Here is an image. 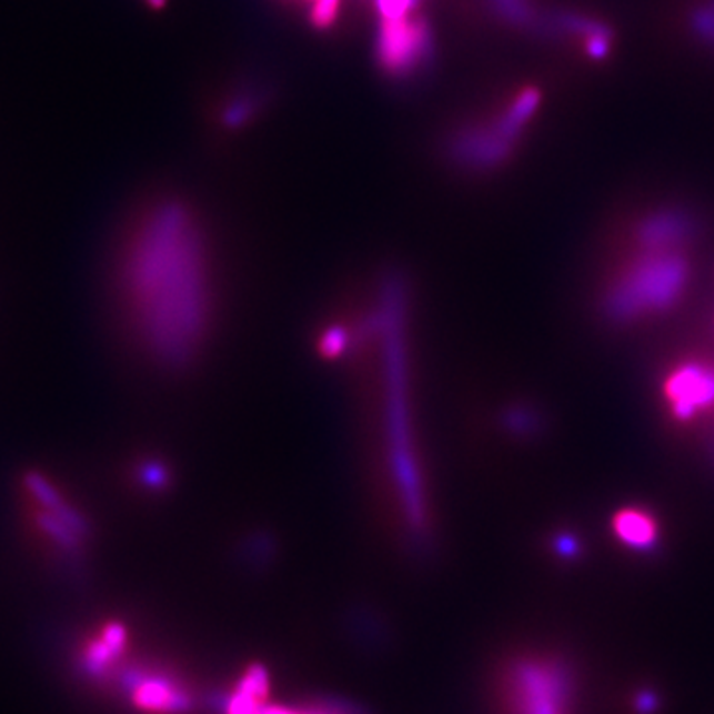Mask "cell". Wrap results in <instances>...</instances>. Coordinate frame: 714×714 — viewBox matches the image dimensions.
Wrapping results in <instances>:
<instances>
[{"instance_id": "52a82bcc", "label": "cell", "mask_w": 714, "mask_h": 714, "mask_svg": "<svg viewBox=\"0 0 714 714\" xmlns=\"http://www.w3.org/2000/svg\"><path fill=\"white\" fill-rule=\"evenodd\" d=\"M695 231V219L683 209H658L637 224L641 251H673L681 249Z\"/></svg>"}, {"instance_id": "6da1fadb", "label": "cell", "mask_w": 714, "mask_h": 714, "mask_svg": "<svg viewBox=\"0 0 714 714\" xmlns=\"http://www.w3.org/2000/svg\"><path fill=\"white\" fill-rule=\"evenodd\" d=\"M141 342L163 365L193 362L213 332L217 267L191 207L163 201L143 219L123 267Z\"/></svg>"}, {"instance_id": "9c48e42d", "label": "cell", "mask_w": 714, "mask_h": 714, "mask_svg": "<svg viewBox=\"0 0 714 714\" xmlns=\"http://www.w3.org/2000/svg\"><path fill=\"white\" fill-rule=\"evenodd\" d=\"M269 701V677L262 667H252L237 686L227 714H260Z\"/></svg>"}, {"instance_id": "4fadbf2b", "label": "cell", "mask_w": 714, "mask_h": 714, "mask_svg": "<svg viewBox=\"0 0 714 714\" xmlns=\"http://www.w3.org/2000/svg\"><path fill=\"white\" fill-rule=\"evenodd\" d=\"M262 95L257 90H242L232 98L231 102L224 105L223 123L227 128H239L242 123L251 120L254 113L260 110Z\"/></svg>"}, {"instance_id": "7c38bea8", "label": "cell", "mask_w": 714, "mask_h": 714, "mask_svg": "<svg viewBox=\"0 0 714 714\" xmlns=\"http://www.w3.org/2000/svg\"><path fill=\"white\" fill-rule=\"evenodd\" d=\"M492 9L516 29H536L539 14L530 0H491Z\"/></svg>"}, {"instance_id": "5b68a950", "label": "cell", "mask_w": 714, "mask_h": 714, "mask_svg": "<svg viewBox=\"0 0 714 714\" xmlns=\"http://www.w3.org/2000/svg\"><path fill=\"white\" fill-rule=\"evenodd\" d=\"M520 133L502 113L491 125H466L449 138L451 158L466 168L492 169L511 158Z\"/></svg>"}, {"instance_id": "9a60e30c", "label": "cell", "mask_w": 714, "mask_h": 714, "mask_svg": "<svg viewBox=\"0 0 714 714\" xmlns=\"http://www.w3.org/2000/svg\"><path fill=\"white\" fill-rule=\"evenodd\" d=\"M38 524L40 529L48 532L52 539L57 540L60 546H64L66 550H74L78 547V542L82 536H78L74 530L68 529L62 520L54 516L52 512H44V514H38Z\"/></svg>"}, {"instance_id": "d6986e66", "label": "cell", "mask_w": 714, "mask_h": 714, "mask_svg": "<svg viewBox=\"0 0 714 714\" xmlns=\"http://www.w3.org/2000/svg\"><path fill=\"white\" fill-rule=\"evenodd\" d=\"M612 38L613 37L590 38V40L585 42V50H587V54L594 58V60H603V58L610 54V48H612Z\"/></svg>"}, {"instance_id": "2e32d148", "label": "cell", "mask_w": 714, "mask_h": 714, "mask_svg": "<svg viewBox=\"0 0 714 714\" xmlns=\"http://www.w3.org/2000/svg\"><path fill=\"white\" fill-rule=\"evenodd\" d=\"M27 486H29L30 492L37 496L38 502L48 509V512H54L57 509H60L64 501L60 499L57 489L52 484L48 483L47 479L42 474L29 473L27 474Z\"/></svg>"}, {"instance_id": "3957f363", "label": "cell", "mask_w": 714, "mask_h": 714, "mask_svg": "<svg viewBox=\"0 0 714 714\" xmlns=\"http://www.w3.org/2000/svg\"><path fill=\"white\" fill-rule=\"evenodd\" d=\"M501 696L506 714H575L574 673L556 655H520L502 673Z\"/></svg>"}, {"instance_id": "5bb4252c", "label": "cell", "mask_w": 714, "mask_h": 714, "mask_svg": "<svg viewBox=\"0 0 714 714\" xmlns=\"http://www.w3.org/2000/svg\"><path fill=\"white\" fill-rule=\"evenodd\" d=\"M688 27L698 42L714 50V0H706L705 4L691 10Z\"/></svg>"}, {"instance_id": "277c9868", "label": "cell", "mask_w": 714, "mask_h": 714, "mask_svg": "<svg viewBox=\"0 0 714 714\" xmlns=\"http://www.w3.org/2000/svg\"><path fill=\"white\" fill-rule=\"evenodd\" d=\"M435 54V40L428 20L418 14L405 19L381 20L375 40V58L393 80H411L428 70Z\"/></svg>"}, {"instance_id": "8fae6325", "label": "cell", "mask_w": 714, "mask_h": 714, "mask_svg": "<svg viewBox=\"0 0 714 714\" xmlns=\"http://www.w3.org/2000/svg\"><path fill=\"white\" fill-rule=\"evenodd\" d=\"M536 29L540 32H546V34H554V37L556 34H574V37L585 38V42L590 38L613 37L612 30L607 29L600 20L590 19L584 14H577V12H567V10L542 17L539 19Z\"/></svg>"}, {"instance_id": "30bf717a", "label": "cell", "mask_w": 714, "mask_h": 714, "mask_svg": "<svg viewBox=\"0 0 714 714\" xmlns=\"http://www.w3.org/2000/svg\"><path fill=\"white\" fill-rule=\"evenodd\" d=\"M135 701L148 711L158 713H179L189 706V696L177 685L163 678L141 681L135 688Z\"/></svg>"}, {"instance_id": "e0dca14e", "label": "cell", "mask_w": 714, "mask_h": 714, "mask_svg": "<svg viewBox=\"0 0 714 714\" xmlns=\"http://www.w3.org/2000/svg\"><path fill=\"white\" fill-rule=\"evenodd\" d=\"M342 0H314L310 10V20L315 29H330L340 14Z\"/></svg>"}, {"instance_id": "ffe728a7", "label": "cell", "mask_w": 714, "mask_h": 714, "mask_svg": "<svg viewBox=\"0 0 714 714\" xmlns=\"http://www.w3.org/2000/svg\"><path fill=\"white\" fill-rule=\"evenodd\" d=\"M557 550H560L562 556H577V554H580V542H577L575 536H570V534H567V536H560V539H557Z\"/></svg>"}, {"instance_id": "ba28073f", "label": "cell", "mask_w": 714, "mask_h": 714, "mask_svg": "<svg viewBox=\"0 0 714 714\" xmlns=\"http://www.w3.org/2000/svg\"><path fill=\"white\" fill-rule=\"evenodd\" d=\"M612 529L617 540L637 552H651L658 544L657 520L643 509H620L613 514Z\"/></svg>"}, {"instance_id": "8992f818", "label": "cell", "mask_w": 714, "mask_h": 714, "mask_svg": "<svg viewBox=\"0 0 714 714\" xmlns=\"http://www.w3.org/2000/svg\"><path fill=\"white\" fill-rule=\"evenodd\" d=\"M668 413L678 423H691L714 409V365L686 362L668 372L663 383Z\"/></svg>"}, {"instance_id": "ac0fdd59", "label": "cell", "mask_w": 714, "mask_h": 714, "mask_svg": "<svg viewBox=\"0 0 714 714\" xmlns=\"http://www.w3.org/2000/svg\"><path fill=\"white\" fill-rule=\"evenodd\" d=\"M304 714H360L353 706L340 701H318L312 705L302 706Z\"/></svg>"}, {"instance_id": "7a4b0ae2", "label": "cell", "mask_w": 714, "mask_h": 714, "mask_svg": "<svg viewBox=\"0 0 714 714\" xmlns=\"http://www.w3.org/2000/svg\"><path fill=\"white\" fill-rule=\"evenodd\" d=\"M691 264L681 249L641 251L605 290L603 312L615 322L665 314L685 294Z\"/></svg>"}]
</instances>
